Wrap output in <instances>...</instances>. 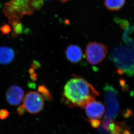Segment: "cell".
<instances>
[{
	"label": "cell",
	"instance_id": "8fae6325",
	"mask_svg": "<svg viewBox=\"0 0 134 134\" xmlns=\"http://www.w3.org/2000/svg\"><path fill=\"white\" fill-rule=\"evenodd\" d=\"M38 92L42 95V96L47 101H51L52 100V96L51 92L45 84L40 85L38 86Z\"/></svg>",
	"mask_w": 134,
	"mask_h": 134
},
{
	"label": "cell",
	"instance_id": "7a4b0ae2",
	"mask_svg": "<svg viewBox=\"0 0 134 134\" xmlns=\"http://www.w3.org/2000/svg\"><path fill=\"white\" fill-rule=\"evenodd\" d=\"M103 90L106 107L105 117L115 119L119 112V104L117 96V91L108 84H106Z\"/></svg>",
	"mask_w": 134,
	"mask_h": 134
},
{
	"label": "cell",
	"instance_id": "7c38bea8",
	"mask_svg": "<svg viewBox=\"0 0 134 134\" xmlns=\"http://www.w3.org/2000/svg\"><path fill=\"white\" fill-rule=\"evenodd\" d=\"M13 27L14 34L16 35L22 34L23 31V26L19 20H14L10 22Z\"/></svg>",
	"mask_w": 134,
	"mask_h": 134
},
{
	"label": "cell",
	"instance_id": "ffe728a7",
	"mask_svg": "<svg viewBox=\"0 0 134 134\" xmlns=\"http://www.w3.org/2000/svg\"><path fill=\"white\" fill-rule=\"evenodd\" d=\"M30 78L33 81H37V74H33L30 75Z\"/></svg>",
	"mask_w": 134,
	"mask_h": 134
},
{
	"label": "cell",
	"instance_id": "ba28073f",
	"mask_svg": "<svg viewBox=\"0 0 134 134\" xmlns=\"http://www.w3.org/2000/svg\"><path fill=\"white\" fill-rule=\"evenodd\" d=\"M65 53L68 60L73 63H77L82 59V50L80 47L76 45L68 46L66 49Z\"/></svg>",
	"mask_w": 134,
	"mask_h": 134
},
{
	"label": "cell",
	"instance_id": "e0dca14e",
	"mask_svg": "<svg viewBox=\"0 0 134 134\" xmlns=\"http://www.w3.org/2000/svg\"><path fill=\"white\" fill-rule=\"evenodd\" d=\"M41 66V65L39 62H38L37 61L34 60L32 63L31 68L35 70H37L38 69L40 68Z\"/></svg>",
	"mask_w": 134,
	"mask_h": 134
},
{
	"label": "cell",
	"instance_id": "ac0fdd59",
	"mask_svg": "<svg viewBox=\"0 0 134 134\" xmlns=\"http://www.w3.org/2000/svg\"><path fill=\"white\" fill-rule=\"evenodd\" d=\"M18 2L24 5H30V0H16Z\"/></svg>",
	"mask_w": 134,
	"mask_h": 134
},
{
	"label": "cell",
	"instance_id": "d6986e66",
	"mask_svg": "<svg viewBox=\"0 0 134 134\" xmlns=\"http://www.w3.org/2000/svg\"><path fill=\"white\" fill-rule=\"evenodd\" d=\"M27 86L30 89H35L36 87V84L35 82H29L27 83Z\"/></svg>",
	"mask_w": 134,
	"mask_h": 134
},
{
	"label": "cell",
	"instance_id": "44dd1931",
	"mask_svg": "<svg viewBox=\"0 0 134 134\" xmlns=\"http://www.w3.org/2000/svg\"><path fill=\"white\" fill-rule=\"evenodd\" d=\"M29 72L30 75L33 74H34V70L33 69L31 68L29 70Z\"/></svg>",
	"mask_w": 134,
	"mask_h": 134
},
{
	"label": "cell",
	"instance_id": "8992f818",
	"mask_svg": "<svg viewBox=\"0 0 134 134\" xmlns=\"http://www.w3.org/2000/svg\"><path fill=\"white\" fill-rule=\"evenodd\" d=\"M84 107L86 115L91 119H98L101 118L105 111L103 104L95 99L88 103Z\"/></svg>",
	"mask_w": 134,
	"mask_h": 134
},
{
	"label": "cell",
	"instance_id": "30bf717a",
	"mask_svg": "<svg viewBox=\"0 0 134 134\" xmlns=\"http://www.w3.org/2000/svg\"><path fill=\"white\" fill-rule=\"evenodd\" d=\"M125 1L126 0H104V5L108 10L115 12L124 6Z\"/></svg>",
	"mask_w": 134,
	"mask_h": 134
},
{
	"label": "cell",
	"instance_id": "7402d4cb",
	"mask_svg": "<svg viewBox=\"0 0 134 134\" xmlns=\"http://www.w3.org/2000/svg\"><path fill=\"white\" fill-rule=\"evenodd\" d=\"M62 2H66V1H68L69 0H60Z\"/></svg>",
	"mask_w": 134,
	"mask_h": 134
},
{
	"label": "cell",
	"instance_id": "9c48e42d",
	"mask_svg": "<svg viewBox=\"0 0 134 134\" xmlns=\"http://www.w3.org/2000/svg\"><path fill=\"white\" fill-rule=\"evenodd\" d=\"M14 52L13 49L6 46L0 47V64H8L14 60Z\"/></svg>",
	"mask_w": 134,
	"mask_h": 134
},
{
	"label": "cell",
	"instance_id": "603a6c76",
	"mask_svg": "<svg viewBox=\"0 0 134 134\" xmlns=\"http://www.w3.org/2000/svg\"><path fill=\"white\" fill-rule=\"evenodd\" d=\"M46 1H51V0H46Z\"/></svg>",
	"mask_w": 134,
	"mask_h": 134
},
{
	"label": "cell",
	"instance_id": "5bb4252c",
	"mask_svg": "<svg viewBox=\"0 0 134 134\" xmlns=\"http://www.w3.org/2000/svg\"><path fill=\"white\" fill-rule=\"evenodd\" d=\"M26 108L24 105H21L17 109V113L18 115L20 116L23 115L25 113L26 111Z\"/></svg>",
	"mask_w": 134,
	"mask_h": 134
},
{
	"label": "cell",
	"instance_id": "4fadbf2b",
	"mask_svg": "<svg viewBox=\"0 0 134 134\" xmlns=\"http://www.w3.org/2000/svg\"><path fill=\"white\" fill-rule=\"evenodd\" d=\"M9 113L8 110L5 109L0 110V119L2 120L6 119L9 116Z\"/></svg>",
	"mask_w": 134,
	"mask_h": 134
},
{
	"label": "cell",
	"instance_id": "6da1fadb",
	"mask_svg": "<svg viewBox=\"0 0 134 134\" xmlns=\"http://www.w3.org/2000/svg\"><path fill=\"white\" fill-rule=\"evenodd\" d=\"M99 95L91 84L76 75L65 86L62 101L69 107L84 108L88 103L95 99Z\"/></svg>",
	"mask_w": 134,
	"mask_h": 134
},
{
	"label": "cell",
	"instance_id": "277c9868",
	"mask_svg": "<svg viewBox=\"0 0 134 134\" xmlns=\"http://www.w3.org/2000/svg\"><path fill=\"white\" fill-rule=\"evenodd\" d=\"M24 105L28 113L36 114L43 109L44 102L43 97L40 94L35 91H31L25 96Z\"/></svg>",
	"mask_w": 134,
	"mask_h": 134
},
{
	"label": "cell",
	"instance_id": "3957f363",
	"mask_svg": "<svg viewBox=\"0 0 134 134\" xmlns=\"http://www.w3.org/2000/svg\"><path fill=\"white\" fill-rule=\"evenodd\" d=\"M107 53V46L98 42H90L86 46L85 55L90 64L96 65L104 60Z\"/></svg>",
	"mask_w": 134,
	"mask_h": 134
},
{
	"label": "cell",
	"instance_id": "9a60e30c",
	"mask_svg": "<svg viewBox=\"0 0 134 134\" xmlns=\"http://www.w3.org/2000/svg\"><path fill=\"white\" fill-rule=\"evenodd\" d=\"M10 30V27L8 25L5 24L1 27V31L3 34H8Z\"/></svg>",
	"mask_w": 134,
	"mask_h": 134
},
{
	"label": "cell",
	"instance_id": "52a82bcc",
	"mask_svg": "<svg viewBox=\"0 0 134 134\" xmlns=\"http://www.w3.org/2000/svg\"><path fill=\"white\" fill-rule=\"evenodd\" d=\"M24 92L23 89L16 85L10 86L6 92L8 103L12 105H19L23 100Z\"/></svg>",
	"mask_w": 134,
	"mask_h": 134
},
{
	"label": "cell",
	"instance_id": "2e32d148",
	"mask_svg": "<svg viewBox=\"0 0 134 134\" xmlns=\"http://www.w3.org/2000/svg\"><path fill=\"white\" fill-rule=\"evenodd\" d=\"M93 128H98L100 125V121L98 119H90L89 120Z\"/></svg>",
	"mask_w": 134,
	"mask_h": 134
},
{
	"label": "cell",
	"instance_id": "5b68a950",
	"mask_svg": "<svg viewBox=\"0 0 134 134\" xmlns=\"http://www.w3.org/2000/svg\"><path fill=\"white\" fill-rule=\"evenodd\" d=\"M102 128L111 134H131L129 128L124 123L113 121L104 117L101 122Z\"/></svg>",
	"mask_w": 134,
	"mask_h": 134
}]
</instances>
